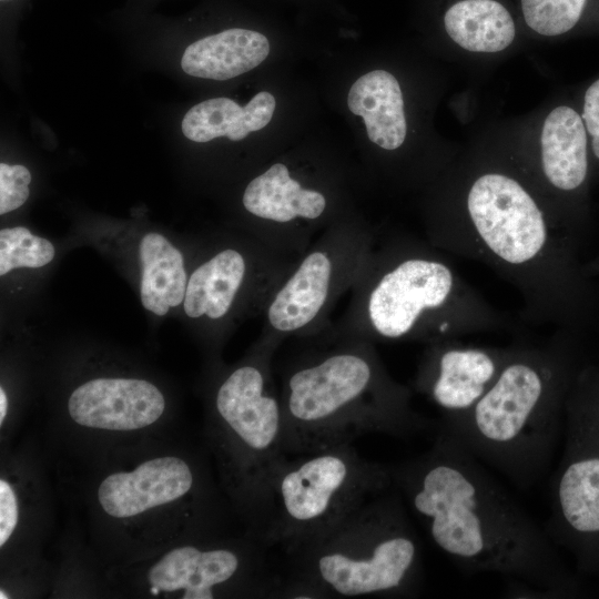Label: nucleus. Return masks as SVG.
I'll use <instances>...</instances> for the list:
<instances>
[{
  "label": "nucleus",
  "instance_id": "10",
  "mask_svg": "<svg viewBox=\"0 0 599 599\" xmlns=\"http://www.w3.org/2000/svg\"><path fill=\"white\" fill-rule=\"evenodd\" d=\"M376 240L356 213L323 231L270 296L261 313L262 334L284 343L328 328L334 307L351 292Z\"/></svg>",
  "mask_w": 599,
  "mask_h": 599
},
{
  "label": "nucleus",
  "instance_id": "3",
  "mask_svg": "<svg viewBox=\"0 0 599 599\" xmlns=\"http://www.w3.org/2000/svg\"><path fill=\"white\" fill-rule=\"evenodd\" d=\"M282 366L286 455L352 444L366 434L407 438L433 424L412 405L413 389L384 366L375 344L323 333L302 339Z\"/></svg>",
  "mask_w": 599,
  "mask_h": 599
},
{
  "label": "nucleus",
  "instance_id": "18",
  "mask_svg": "<svg viewBox=\"0 0 599 599\" xmlns=\"http://www.w3.org/2000/svg\"><path fill=\"white\" fill-rule=\"evenodd\" d=\"M540 144V173L548 189L560 194L578 192L588 174L580 115L566 105L555 108L545 119Z\"/></svg>",
  "mask_w": 599,
  "mask_h": 599
},
{
  "label": "nucleus",
  "instance_id": "22",
  "mask_svg": "<svg viewBox=\"0 0 599 599\" xmlns=\"http://www.w3.org/2000/svg\"><path fill=\"white\" fill-rule=\"evenodd\" d=\"M444 26L450 39L473 52H499L515 38L508 10L495 0H461L445 13Z\"/></svg>",
  "mask_w": 599,
  "mask_h": 599
},
{
  "label": "nucleus",
  "instance_id": "11",
  "mask_svg": "<svg viewBox=\"0 0 599 599\" xmlns=\"http://www.w3.org/2000/svg\"><path fill=\"white\" fill-rule=\"evenodd\" d=\"M567 439L552 487L549 536L583 569L599 567V365L582 366L566 400Z\"/></svg>",
  "mask_w": 599,
  "mask_h": 599
},
{
  "label": "nucleus",
  "instance_id": "20",
  "mask_svg": "<svg viewBox=\"0 0 599 599\" xmlns=\"http://www.w3.org/2000/svg\"><path fill=\"white\" fill-rule=\"evenodd\" d=\"M277 101L270 91H260L244 105L219 97L193 105L183 116L181 128L185 138L206 143L219 138L238 142L262 131L273 120Z\"/></svg>",
  "mask_w": 599,
  "mask_h": 599
},
{
  "label": "nucleus",
  "instance_id": "6",
  "mask_svg": "<svg viewBox=\"0 0 599 599\" xmlns=\"http://www.w3.org/2000/svg\"><path fill=\"white\" fill-rule=\"evenodd\" d=\"M287 560L281 598H405L423 577L419 540L395 486Z\"/></svg>",
  "mask_w": 599,
  "mask_h": 599
},
{
  "label": "nucleus",
  "instance_id": "19",
  "mask_svg": "<svg viewBox=\"0 0 599 599\" xmlns=\"http://www.w3.org/2000/svg\"><path fill=\"white\" fill-rule=\"evenodd\" d=\"M267 37L258 31L232 28L201 38L184 50L182 70L194 78L226 81L247 73L271 53Z\"/></svg>",
  "mask_w": 599,
  "mask_h": 599
},
{
  "label": "nucleus",
  "instance_id": "5",
  "mask_svg": "<svg viewBox=\"0 0 599 599\" xmlns=\"http://www.w3.org/2000/svg\"><path fill=\"white\" fill-rule=\"evenodd\" d=\"M581 337L557 328L545 344L511 345L480 400L439 427L516 485L531 486L550 464L569 390L583 366Z\"/></svg>",
  "mask_w": 599,
  "mask_h": 599
},
{
  "label": "nucleus",
  "instance_id": "8",
  "mask_svg": "<svg viewBox=\"0 0 599 599\" xmlns=\"http://www.w3.org/2000/svg\"><path fill=\"white\" fill-rule=\"evenodd\" d=\"M393 486L390 468L352 444L286 458L272 480L261 540L292 556Z\"/></svg>",
  "mask_w": 599,
  "mask_h": 599
},
{
  "label": "nucleus",
  "instance_id": "16",
  "mask_svg": "<svg viewBox=\"0 0 599 599\" xmlns=\"http://www.w3.org/2000/svg\"><path fill=\"white\" fill-rule=\"evenodd\" d=\"M199 485L193 466L177 456L154 457L129 471L102 479L97 499L115 519H130L193 496Z\"/></svg>",
  "mask_w": 599,
  "mask_h": 599
},
{
  "label": "nucleus",
  "instance_id": "30",
  "mask_svg": "<svg viewBox=\"0 0 599 599\" xmlns=\"http://www.w3.org/2000/svg\"><path fill=\"white\" fill-rule=\"evenodd\" d=\"M1 1L4 2V1H9V0H1Z\"/></svg>",
  "mask_w": 599,
  "mask_h": 599
},
{
  "label": "nucleus",
  "instance_id": "17",
  "mask_svg": "<svg viewBox=\"0 0 599 599\" xmlns=\"http://www.w3.org/2000/svg\"><path fill=\"white\" fill-rule=\"evenodd\" d=\"M346 104L352 114L361 118L368 141L384 152L403 146L407 135V121L403 92L396 77L373 69L351 84Z\"/></svg>",
  "mask_w": 599,
  "mask_h": 599
},
{
  "label": "nucleus",
  "instance_id": "26",
  "mask_svg": "<svg viewBox=\"0 0 599 599\" xmlns=\"http://www.w3.org/2000/svg\"><path fill=\"white\" fill-rule=\"evenodd\" d=\"M19 524V501L13 486L0 479V547L3 548Z\"/></svg>",
  "mask_w": 599,
  "mask_h": 599
},
{
  "label": "nucleus",
  "instance_id": "13",
  "mask_svg": "<svg viewBox=\"0 0 599 599\" xmlns=\"http://www.w3.org/2000/svg\"><path fill=\"white\" fill-rule=\"evenodd\" d=\"M267 550L257 537L243 545L175 547L150 567L149 591L180 593L182 599H213L233 590L281 598L283 576L268 564Z\"/></svg>",
  "mask_w": 599,
  "mask_h": 599
},
{
  "label": "nucleus",
  "instance_id": "4",
  "mask_svg": "<svg viewBox=\"0 0 599 599\" xmlns=\"http://www.w3.org/2000/svg\"><path fill=\"white\" fill-rule=\"evenodd\" d=\"M507 318L427 240H377L343 315L327 328L336 336L377 343L458 339L507 327Z\"/></svg>",
  "mask_w": 599,
  "mask_h": 599
},
{
  "label": "nucleus",
  "instance_id": "23",
  "mask_svg": "<svg viewBox=\"0 0 599 599\" xmlns=\"http://www.w3.org/2000/svg\"><path fill=\"white\" fill-rule=\"evenodd\" d=\"M55 255L53 244L32 234L27 227L16 226L0 231V275L17 268H39Z\"/></svg>",
  "mask_w": 599,
  "mask_h": 599
},
{
  "label": "nucleus",
  "instance_id": "14",
  "mask_svg": "<svg viewBox=\"0 0 599 599\" xmlns=\"http://www.w3.org/2000/svg\"><path fill=\"white\" fill-rule=\"evenodd\" d=\"M511 346L465 345L458 339L425 345L412 389L435 405L443 419L471 409L488 392Z\"/></svg>",
  "mask_w": 599,
  "mask_h": 599
},
{
  "label": "nucleus",
  "instance_id": "29",
  "mask_svg": "<svg viewBox=\"0 0 599 599\" xmlns=\"http://www.w3.org/2000/svg\"><path fill=\"white\" fill-rule=\"evenodd\" d=\"M588 274L598 280L599 278V255L588 263H585Z\"/></svg>",
  "mask_w": 599,
  "mask_h": 599
},
{
  "label": "nucleus",
  "instance_id": "12",
  "mask_svg": "<svg viewBox=\"0 0 599 599\" xmlns=\"http://www.w3.org/2000/svg\"><path fill=\"white\" fill-rule=\"evenodd\" d=\"M296 258L280 254L252 236L224 243L192 271L183 311L217 338L236 319L261 315Z\"/></svg>",
  "mask_w": 599,
  "mask_h": 599
},
{
  "label": "nucleus",
  "instance_id": "2",
  "mask_svg": "<svg viewBox=\"0 0 599 599\" xmlns=\"http://www.w3.org/2000/svg\"><path fill=\"white\" fill-rule=\"evenodd\" d=\"M389 468L432 542L460 569L502 575L531 595L572 590L549 534L446 430L438 427L428 450Z\"/></svg>",
  "mask_w": 599,
  "mask_h": 599
},
{
  "label": "nucleus",
  "instance_id": "25",
  "mask_svg": "<svg viewBox=\"0 0 599 599\" xmlns=\"http://www.w3.org/2000/svg\"><path fill=\"white\" fill-rule=\"evenodd\" d=\"M31 183L30 171L21 164H0V214L4 215L22 206L28 200Z\"/></svg>",
  "mask_w": 599,
  "mask_h": 599
},
{
  "label": "nucleus",
  "instance_id": "21",
  "mask_svg": "<svg viewBox=\"0 0 599 599\" xmlns=\"http://www.w3.org/2000/svg\"><path fill=\"white\" fill-rule=\"evenodd\" d=\"M140 298L143 307L158 316L183 304L187 272L182 252L164 235L150 232L139 243Z\"/></svg>",
  "mask_w": 599,
  "mask_h": 599
},
{
  "label": "nucleus",
  "instance_id": "7",
  "mask_svg": "<svg viewBox=\"0 0 599 599\" xmlns=\"http://www.w3.org/2000/svg\"><path fill=\"white\" fill-rule=\"evenodd\" d=\"M282 344L261 334L245 359L223 374L212 396L214 439L225 480L260 539L272 480L287 458L283 406L273 369Z\"/></svg>",
  "mask_w": 599,
  "mask_h": 599
},
{
  "label": "nucleus",
  "instance_id": "24",
  "mask_svg": "<svg viewBox=\"0 0 599 599\" xmlns=\"http://www.w3.org/2000/svg\"><path fill=\"white\" fill-rule=\"evenodd\" d=\"M586 0H521L526 23L539 34H562L578 22Z\"/></svg>",
  "mask_w": 599,
  "mask_h": 599
},
{
  "label": "nucleus",
  "instance_id": "15",
  "mask_svg": "<svg viewBox=\"0 0 599 599\" xmlns=\"http://www.w3.org/2000/svg\"><path fill=\"white\" fill-rule=\"evenodd\" d=\"M162 392L141 378L99 377L77 386L68 413L78 425L109 432H132L156 423L165 410Z\"/></svg>",
  "mask_w": 599,
  "mask_h": 599
},
{
  "label": "nucleus",
  "instance_id": "27",
  "mask_svg": "<svg viewBox=\"0 0 599 599\" xmlns=\"http://www.w3.org/2000/svg\"><path fill=\"white\" fill-rule=\"evenodd\" d=\"M583 120L592 138V151L599 160V79L586 91Z\"/></svg>",
  "mask_w": 599,
  "mask_h": 599
},
{
  "label": "nucleus",
  "instance_id": "28",
  "mask_svg": "<svg viewBox=\"0 0 599 599\" xmlns=\"http://www.w3.org/2000/svg\"><path fill=\"white\" fill-rule=\"evenodd\" d=\"M8 413V397L3 387H0V425H3V422Z\"/></svg>",
  "mask_w": 599,
  "mask_h": 599
},
{
  "label": "nucleus",
  "instance_id": "1",
  "mask_svg": "<svg viewBox=\"0 0 599 599\" xmlns=\"http://www.w3.org/2000/svg\"><path fill=\"white\" fill-rule=\"evenodd\" d=\"M456 201L429 209L433 246L490 267L517 290L530 319L582 335L598 323L597 280L524 181L485 171Z\"/></svg>",
  "mask_w": 599,
  "mask_h": 599
},
{
  "label": "nucleus",
  "instance_id": "9",
  "mask_svg": "<svg viewBox=\"0 0 599 599\" xmlns=\"http://www.w3.org/2000/svg\"><path fill=\"white\" fill-rule=\"evenodd\" d=\"M241 206L250 236L293 257L355 213L346 174L327 162L304 158L267 163L244 186Z\"/></svg>",
  "mask_w": 599,
  "mask_h": 599
}]
</instances>
